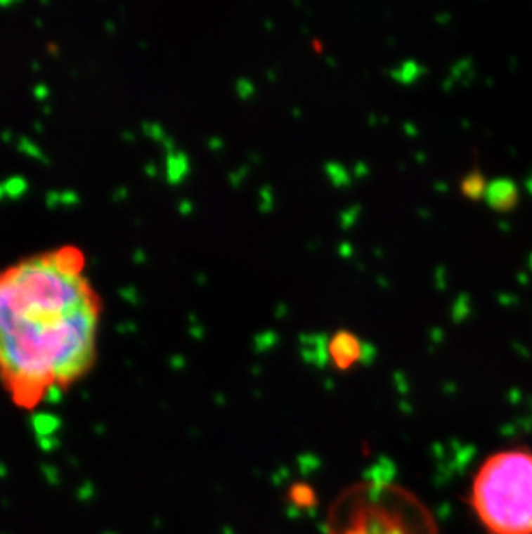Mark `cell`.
Segmentation results:
<instances>
[{"mask_svg": "<svg viewBox=\"0 0 532 534\" xmlns=\"http://www.w3.org/2000/svg\"><path fill=\"white\" fill-rule=\"evenodd\" d=\"M78 247L0 268V382L33 410L80 382L97 362L103 299Z\"/></svg>", "mask_w": 532, "mask_h": 534, "instance_id": "1", "label": "cell"}, {"mask_svg": "<svg viewBox=\"0 0 532 534\" xmlns=\"http://www.w3.org/2000/svg\"><path fill=\"white\" fill-rule=\"evenodd\" d=\"M469 503L488 534H532V448L489 455L475 472Z\"/></svg>", "mask_w": 532, "mask_h": 534, "instance_id": "2", "label": "cell"}, {"mask_svg": "<svg viewBox=\"0 0 532 534\" xmlns=\"http://www.w3.org/2000/svg\"><path fill=\"white\" fill-rule=\"evenodd\" d=\"M327 534H437V526L427 507L405 488L360 483L330 507Z\"/></svg>", "mask_w": 532, "mask_h": 534, "instance_id": "3", "label": "cell"}, {"mask_svg": "<svg viewBox=\"0 0 532 534\" xmlns=\"http://www.w3.org/2000/svg\"><path fill=\"white\" fill-rule=\"evenodd\" d=\"M377 355V349L349 332L337 330L332 337L325 336V362H330L339 370H348L358 363H370Z\"/></svg>", "mask_w": 532, "mask_h": 534, "instance_id": "4", "label": "cell"}, {"mask_svg": "<svg viewBox=\"0 0 532 534\" xmlns=\"http://www.w3.org/2000/svg\"><path fill=\"white\" fill-rule=\"evenodd\" d=\"M489 208L496 211H510L519 202V185L508 176H500L488 183L484 195Z\"/></svg>", "mask_w": 532, "mask_h": 534, "instance_id": "5", "label": "cell"}, {"mask_svg": "<svg viewBox=\"0 0 532 534\" xmlns=\"http://www.w3.org/2000/svg\"><path fill=\"white\" fill-rule=\"evenodd\" d=\"M460 189H462V193L465 197L472 199V201H479V199H482L486 195V190H488V182H486V176L482 175L481 171L472 170L462 178Z\"/></svg>", "mask_w": 532, "mask_h": 534, "instance_id": "6", "label": "cell"}, {"mask_svg": "<svg viewBox=\"0 0 532 534\" xmlns=\"http://www.w3.org/2000/svg\"><path fill=\"white\" fill-rule=\"evenodd\" d=\"M424 73H425L424 66L417 65L415 61H406V63H403L399 67L392 70L391 77L394 78L396 82H399V84L410 85V84H413V82H417Z\"/></svg>", "mask_w": 532, "mask_h": 534, "instance_id": "7", "label": "cell"}, {"mask_svg": "<svg viewBox=\"0 0 532 534\" xmlns=\"http://www.w3.org/2000/svg\"><path fill=\"white\" fill-rule=\"evenodd\" d=\"M325 173L328 178H330V182L334 183L337 189H344V187L351 185V173L348 171V168L342 167V164L327 163Z\"/></svg>", "mask_w": 532, "mask_h": 534, "instance_id": "8", "label": "cell"}, {"mask_svg": "<svg viewBox=\"0 0 532 534\" xmlns=\"http://www.w3.org/2000/svg\"><path fill=\"white\" fill-rule=\"evenodd\" d=\"M470 315H472V299L467 292H462V294L455 299V303H453L451 318H453V322L460 323V322L467 320Z\"/></svg>", "mask_w": 532, "mask_h": 534, "instance_id": "9", "label": "cell"}, {"mask_svg": "<svg viewBox=\"0 0 532 534\" xmlns=\"http://www.w3.org/2000/svg\"><path fill=\"white\" fill-rule=\"evenodd\" d=\"M475 73H474V65H472V59L465 58L460 59L451 70V82H463V84H469V82L474 80Z\"/></svg>", "mask_w": 532, "mask_h": 534, "instance_id": "10", "label": "cell"}, {"mask_svg": "<svg viewBox=\"0 0 532 534\" xmlns=\"http://www.w3.org/2000/svg\"><path fill=\"white\" fill-rule=\"evenodd\" d=\"M360 213H361L360 206H353V208H348L346 211H342L341 216H339V223H341V227L344 228V230H348V228L353 227L354 221H356L358 216H360Z\"/></svg>", "mask_w": 532, "mask_h": 534, "instance_id": "11", "label": "cell"}, {"mask_svg": "<svg viewBox=\"0 0 532 534\" xmlns=\"http://www.w3.org/2000/svg\"><path fill=\"white\" fill-rule=\"evenodd\" d=\"M261 211H270L273 208V194H271L270 187H263L261 189Z\"/></svg>", "mask_w": 532, "mask_h": 534, "instance_id": "12", "label": "cell"}, {"mask_svg": "<svg viewBox=\"0 0 532 534\" xmlns=\"http://www.w3.org/2000/svg\"><path fill=\"white\" fill-rule=\"evenodd\" d=\"M237 90H239V96L242 99H247V97H251L254 93V85L249 80H239L237 82Z\"/></svg>", "mask_w": 532, "mask_h": 534, "instance_id": "13", "label": "cell"}, {"mask_svg": "<svg viewBox=\"0 0 532 534\" xmlns=\"http://www.w3.org/2000/svg\"><path fill=\"white\" fill-rule=\"evenodd\" d=\"M436 287L443 291L446 287V268L444 266H437L436 270Z\"/></svg>", "mask_w": 532, "mask_h": 534, "instance_id": "14", "label": "cell"}, {"mask_svg": "<svg viewBox=\"0 0 532 534\" xmlns=\"http://www.w3.org/2000/svg\"><path fill=\"white\" fill-rule=\"evenodd\" d=\"M498 303H500L501 306H513V304L519 303V298L513 294H508V292H503V294L498 296Z\"/></svg>", "mask_w": 532, "mask_h": 534, "instance_id": "15", "label": "cell"}, {"mask_svg": "<svg viewBox=\"0 0 532 534\" xmlns=\"http://www.w3.org/2000/svg\"><path fill=\"white\" fill-rule=\"evenodd\" d=\"M246 171H247V168H244L242 173H240V170L235 171V173H232V175H230V183H232L233 187L239 185V183L242 182V178H244V175H246Z\"/></svg>", "mask_w": 532, "mask_h": 534, "instance_id": "16", "label": "cell"}, {"mask_svg": "<svg viewBox=\"0 0 532 534\" xmlns=\"http://www.w3.org/2000/svg\"><path fill=\"white\" fill-rule=\"evenodd\" d=\"M354 175L358 176V178H363L365 175H368V167L363 163H358L356 167H354Z\"/></svg>", "mask_w": 532, "mask_h": 534, "instance_id": "17", "label": "cell"}, {"mask_svg": "<svg viewBox=\"0 0 532 534\" xmlns=\"http://www.w3.org/2000/svg\"><path fill=\"white\" fill-rule=\"evenodd\" d=\"M339 253H341L342 258H349L353 254V246L348 242H342L341 247H339Z\"/></svg>", "mask_w": 532, "mask_h": 534, "instance_id": "18", "label": "cell"}, {"mask_svg": "<svg viewBox=\"0 0 532 534\" xmlns=\"http://www.w3.org/2000/svg\"><path fill=\"white\" fill-rule=\"evenodd\" d=\"M517 280H519V282H520V284H522V285H527V284H529L531 277H529V275H527V273L520 272V273H519V275H517Z\"/></svg>", "mask_w": 532, "mask_h": 534, "instance_id": "19", "label": "cell"}, {"mask_svg": "<svg viewBox=\"0 0 532 534\" xmlns=\"http://www.w3.org/2000/svg\"><path fill=\"white\" fill-rule=\"evenodd\" d=\"M500 228H501V230H505V232H510V223H508V221H500Z\"/></svg>", "mask_w": 532, "mask_h": 534, "instance_id": "20", "label": "cell"}, {"mask_svg": "<svg viewBox=\"0 0 532 534\" xmlns=\"http://www.w3.org/2000/svg\"><path fill=\"white\" fill-rule=\"evenodd\" d=\"M526 189H527V193H529L532 195V178H531V176L526 180Z\"/></svg>", "mask_w": 532, "mask_h": 534, "instance_id": "21", "label": "cell"}, {"mask_svg": "<svg viewBox=\"0 0 532 534\" xmlns=\"http://www.w3.org/2000/svg\"><path fill=\"white\" fill-rule=\"evenodd\" d=\"M527 266H529V270L532 272V253L529 254V258H527Z\"/></svg>", "mask_w": 532, "mask_h": 534, "instance_id": "22", "label": "cell"}, {"mask_svg": "<svg viewBox=\"0 0 532 534\" xmlns=\"http://www.w3.org/2000/svg\"><path fill=\"white\" fill-rule=\"evenodd\" d=\"M531 178H532V175H531Z\"/></svg>", "mask_w": 532, "mask_h": 534, "instance_id": "23", "label": "cell"}]
</instances>
